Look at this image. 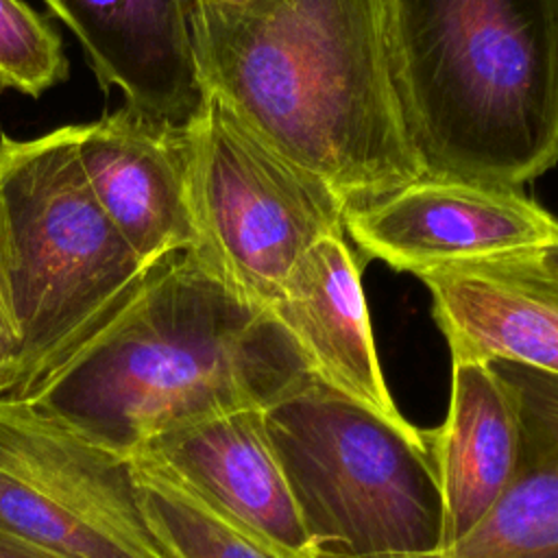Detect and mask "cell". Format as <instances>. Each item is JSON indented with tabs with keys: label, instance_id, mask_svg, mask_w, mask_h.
<instances>
[{
	"label": "cell",
	"instance_id": "obj_18",
	"mask_svg": "<svg viewBox=\"0 0 558 558\" xmlns=\"http://www.w3.org/2000/svg\"><path fill=\"white\" fill-rule=\"evenodd\" d=\"M20 355H22V333H20L17 318L13 312L2 225H0V395H4L11 386L17 364H20Z\"/></svg>",
	"mask_w": 558,
	"mask_h": 558
},
{
	"label": "cell",
	"instance_id": "obj_17",
	"mask_svg": "<svg viewBox=\"0 0 558 558\" xmlns=\"http://www.w3.org/2000/svg\"><path fill=\"white\" fill-rule=\"evenodd\" d=\"M59 33L22 0H0V87L41 96L68 78Z\"/></svg>",
	"mask_w": 558,
	"mask_h": 558
},
{
	"label": "cell",
	"instance_id": "obj_9",
	"mask_svg": "<svg viewBox=\"0 0 558 558\" xmlns=\"http://www.w3.org/2000/svg\"><path fill=\"white\" fill-rule=\"evenodd\" d=\"M76 35L98 85L166 124L192 129L209 105L196 0H44Z\"/></svg>",
	"mask_w": 558,
	"mask_h": 558
},
{
	"label": "cell",
	"instance_id": "obj_13",
	"mask_svg": "<svg viewBox=\"0 0 558 558\" xmlns=\"http://www.w3.org/2000/svg\"><path fill=\"white\" fill-rule=\"evenodd\" d=\"M451 360L514 362L558 375V286L530 253L416 275Z\"/></svg>",
	"mask_w": 558,
	"mask_h": 558
},
{
	"label": "cell",
	"instance_id": "obj_11",
	"mask_svg": "<svg viewBox=\"0 0 558 558\" xmlns=\"http://www.w3.org/2000/svg\"><path fill=\"white\" fill-rule=\"evenodd\" d=\"M307 373L408 436H423L399 410L375 347L355 253L342 235L312 246L268 305Z\"/></svg>",
	"mask_w": 558,
	"mask_h": 558
},
{
	"label": "cell",
	"instance_id": "obj_19",
	"mask_svg": "<svg viewBox=\"0 0 558 558\" xmlns=\"http://www.w3.org/2000/svg\"><path fill=\"white\" fill-rule=\"evenodd\" d=\"M0 558H65V556L0 525Z\"/></svg>",
	"mask_w": 558,
	"mask_h": 558
},
{
	"label": "cell",
	"instance_id": "obj_20",
	"mask_svg": "<svg viewBox=\"0 0 558 558\" xmlns=\"http://www.w3.org/2000/svg\"><path fill=\"white\" fill-rule=\"evenodd\" d=\"M530 259L547 279H551L558 286V242L536 253H530Z\"/></svg>",
	"mask_w": 558,
	"mask_h": 558
},
{
	"label": "cell",
	"instance_id": "obj_6",
	"mask_svg": "<svg viewBox=\"0 0 558 558\" xmlns=\"http://www.w3.org/2000/svg\"><path fill=\"white\" fill-rule=\"evenodd\" d=\"M190 146L194 251L251 301L268 307L312 246L347 235L342 201L216 98L192 126Z\"/></svg>",
	"mask_w": 558,
	"mask_h": 558
},
{
	"label": "cell",
	"instance_id": "obj_3",
	"mask_svg": "<svg viewBox=\"0 0 558 558\" xmlns=\"http://www.w3.org/2000/svg\"><path fill=\"white\" fill-rule=\"evenodd\" d=\"M425 177L521 190L558 163V0H379Z\"/></svg>",
	"mask_w": 558,
	"mask_h": 558
},
{
	"label": "cell",
	"instance_id": "obj_16",
	"mask_svg": "<svg viewBox=\"0 0 558 558\" xmlns=\"http://www.w3.org/2000/svg\"><path fill=\"white\" fill-rule=\"evenodd\" d=\"M129 462L146 523L170 558H288L153 453Z\"/></svg>",
	"mask_w": 558,
	"mask_h": 558
},
{
	"label": "cell",
	"instance_id": "obj_5",
	"mask_svg": "<svg viewBox=\"0 0 558 558\" xmlns=\"http://www.w3.org/2000/svg\"><path fill=\"white\" fill-rule=\"evenodd\" d=\"M318 554L395 556L442 545L429 429L408 436L305 375L266 410Z\"/></svg>",
	"mask_w": 558,
	"mask_h": 558
},
{
	"label": "cell",
	"instance_id": "obj_21",
	"mask_svg": "<svg viewBox=\"0 0 558 558\" xmlns=\"http://www.w3.org/2000/svg\"><path fill=\"white\" fill-rule=\"evenodd\" d=\"M253 2L255 0H196L198 7H209V9H244Z\"/></svg>",
	"mask_w": 558,
	"mask_h": 558
},
{
	"label": "cell",
	"instance_id": "obj_7",
	"mask_svg": "<svg viewBox=\"0 0 558 558\" xmlns=\"http://www.w3.org/2000/svg\"><path fill=\"white\" fill-rule=\"evenodd\" d=\"M0 525L65 558H170L129 458L28 399L0 397Z\"/></svg>",
	"mask_w": 558,
	"mask_h": 558
},
{
	"label": "cell",
	"instance_id": "obj_12",
	"mask_svg": "<svg viewBox=\"0 0 558 558\" xmlns=\"http://www.w3.org/2000/svg\"><path fill=\"white\" fill-rule=\"evenodd\" d=\"M266 410L214 412L157 436L140 451L153 453L288 558H316Z\"/></svg>",
	"mask_w": 558,
	"mask_h": 558
},
{
	"label": "cell",
	"instance_id": "obj_8",
	"mask_svg": "<svg viewBox=\"0 0 558 558\" xmlns=\"http://www.w3.org/2000/svg\"><path fill=\"white\" fill-rule=\"evenodd\" d=\"M344 233L366 257L418 275L536 253L558 242V218L521 190L423 177L349 209Z\"/></svg>",
	"mask_w": 558,
	"mask_h": 558
},
{
	"label": "cell",
	"instance_id": "obj_1",
	"mask_svg": "<svg viewBox=\"0 0 558 558\" xmlns=\"http://www.w3.org/2000/svg\"><path fill=\"white\" fill-rule=\"evenodd\" d=\"M198 50L209 96L347 211L425 177L397 102L379 0L198 7Z\"/></svg>",
	"mask_w": 558,
	"mask_h": 558
},
{
	"label": "cell",
	"instance_id": "obj_4",
	"mask_svg": "<svg viewBox=\"0 0 558 558\" xmlns=\"http://www.w3.org/2000/svg\"><path fill=\"white\" fill-rule=\"evenodd\" d=\"M0 225L22 355L9 390H33L137 292L148 266L94 198L76 124L33 140L0 135Z\"/></svg>",
	"mask_w": 558,
	"mask_h": 558
},
{
	"label": "cell",
	"instance_id": "obj_15",
	"mask_svg": "<svg viewBox=\"0 0 558 558\" xmlns=\"http://www.w3.org/2000/svg\"><path fill=\"white\" fill-rule=\"evenodd\" d=\"M493 366L517 395L521 447L510 486L475 527L423 554L316 558H558V375L504 360Z\"/></svg>",
	"mask_w": 558,
	"mask_h": 558
},
{
	"label": "cell",
	"instance_id": "obj_14",
	"mask_svg": "<svg viewBox=\"0 0 558 558\" xmlns=\"http://www.w3.org/2000/svg\"><path fill=\"white\" fill-rule=\"evenodd\" d=\"M429 438L442 499L440 547H447L506 493L519 460L517 395L493 362L451 360L447 416Z\"/></svg>",
	"mask_w": 558,
	"mask_h": 558
},
{
	"label": "cell",
	"instance_id": "obj_10",
	"mask_svg": "<svg viewBox=\"0 0 558 558\" xmlns=\"http://www.w3.org/2000/svg\"><path fill=\"white\" fill-rule=\"evenodd\" d=\"M190 131L126 105L76 124V153L89 190L148 268L198 242Z\"/></svg>",
	"mask_w": 558,
	"mask_h": 558
},
{
	"label": "cell",
	"instance_id": "obj_2",
	"mask_svg": "<svg viewBox=\"0 0 558 558\" xmlns=\"http://www.w3.org/2000/svg\"><path fill=\"white\" fill-rule=\"evenodd\" d=\"M305 375L270 310L190 248L157 262L126 305L28 401L129 458L201 416L270 405Z\"/></svg>",
	"mask_w": 558,
	"mask_h": 558
}]
</instances>
